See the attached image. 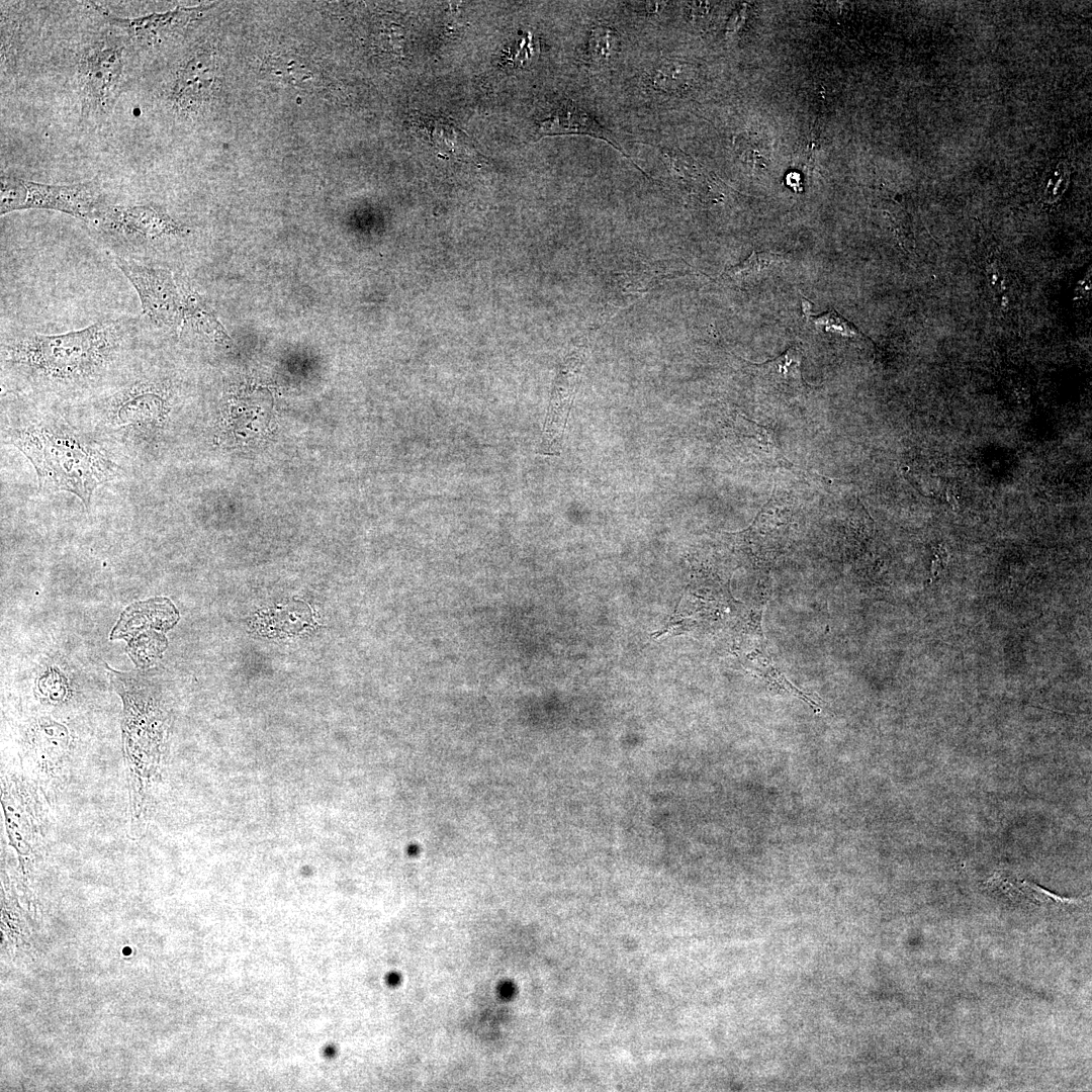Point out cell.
<instances>
[{"label": "cell", "instance_id": "6da1fadb", "mask_svg": "<svg viewBox=\"0 0 1092 1092\" xmlns=\"http://www.w3.org/2000/svg\"><path fill=\"white\" fill-rule=\"evenodd\" d=\"M146 329L144 317L106 314L63 334L21 331L1 342L2 371L21 391L78 393L116 371Z\"/></svg>", "mask_w": 1092, "mask_h": 1092}, {"label": "cell", "instance_id": "e0dca14e", "mask_svg": "<svg viewBox=\"0 0 1092 1092\" xmlns=\"http://www.w3.org/2000/svg\"><path fill=\"white\" fill-rule=\"evenodd\" d=\"M780 260L781 257L777 254L753 251L747 259L728 269L725 274L739 284L753 282L759 279L770 267L778 264Z\"/></svg>", "mask_w": 1092, "mask_h": 1092}, {"label": "cell", "instance_id": "5b68a950", "mask_svg": "<svg viewBox=\"0 0 1092 1092\" xmlns=\"http://www.w3.org/2000/svg\"><path fill=\"white\" fill-rule=\"evenodd\" d=\"M93 221L108 243L116 246L114 255L159 248L165 241L185 234L183 225L153 203L104 207Z\"/></svg>", "mask_w": 1092, "mask_h": 1092}, {"label": "cell", "instance_id": "7c38bea8", "mask_svg": "<svg viewBox=\"0 0 1092 1092\" xmlns=\"http://www.w3.org/2000/svg\"><path fill=\"white\" fill-rule=\"evenodd\" d=\"M538 133L545 134H584L608 143L617 152L629 159V156L614 141L612 133L605 128L593 115L577 107L564 102L539 125Z\"/></svg>", "mask_w": 1092, "mask_h": 1092}, {"label": "cell", "instance_id": "ffe728a7", "mask_svg": "<svg viewBox=\"0 0 1092 1092\" xmlns=\"http://www.w3.org/2000/svg\"><path fill=\"white\" fill-rule=\"evenodd\" d=\"M817 328L826 332L839 334L844 337L854 338L860 336L858 330L836 310L831 309L819 316H809Z\"/></svg>", "mask_w": 1092, "mask_h": 1092}, {"label": "cell", "instance_id": "7a4b0ae2", "mask_svg": "<svg viewBox=\"0 0 1092 1092\" xmlns=\"http://www.w3.org/2000/svg\"><path fill=\"white\" fill-rule=\"evenodd\" d=\"M2 436L32 464L39 491H67L85 506L94 490L112 479L119 468L100 444L55 416L11 420Z\"/></svg>", "mask_w": 1092, "mask_h": 1092}, {"label": "cell", "instance_id": "30bf717a", "mask_svg": "<svg viewBox=\"0 0 1092 1092\" xmlns=\"http://www.w3.org/2000/svg\"><path fill=\"white\" fill-rule=\"evenodd\" d=\"M178 618V611L167 598H154L145 602H138L122 612L120 619L112 629L110 639L125 638L129 640L145 631H165L172 628Z\"/></svg>", "mask_w": 1092, "mask_h": 1092}, {"label": "cell", "instance_id": "ba28073f", "mask_svg": "<svg viewBox=\"0 0 1092 1092\" xmlns=\"http://www.w3.org/2000/svg\"><path fill=\"white\" fill-rule=\"evenodd\" d=\"M219 77L215 56L208 51L197 52L176 73L170 92L174 107L185 113L197 112L213 98Z\"/></svg>", "mask_w": 1092, "mask_h": 1092}, {"label": "cell", "instance_id": "2e32d148", "mask_svg": "<svg viewBox=\"0 0 1092 1092\" xmlns=\"http://www.w3.org/2000/svg\"><path fill=\"white\" fill-rule=\"evenodd\" d=\"M158 630H149L127 640L126 652L139 667L153 664L167 647V639Z\"/></svg>", "mask_w": 1092, "mask_h": 1092}, {"label": "cell", "instance_id": "d6986e66", "mask_svg": "<svg viewBox=\"0 0 1092 1092\" xmlns=\"http://www.w3.org/2000/svg\"><path fill=\"white\" fill-rule=\"evenodd\" d=\"M734 146L741 161L752 170L766 167L767 157L762 152V147L755 135L739 134L734 140Z\"/></svg>", "mask_w": 1092, "mask_h": 1092}, {"label": "cell", "instance_id": "277c9868", "mask_svg": "<svg viewBox=\"0 0 1092 1092\" xmlns=\"http://www.w3.org/2000/svg\"><path fill=\"white\" fill-rule=\"evenodd\" d=\"M103 208L101 192L93 182L50 185L1 176V215L22 209H50L90 222Z\"/></svg>", "mask_w": 1092, "mask_h": 1092}, {"label": "cell", "instance_id": "ac0fdd59", "mask_svg": "<svg viewBox=\"0 0 1092 1092\" xmlns=\"http://www.w3.org/2000/svg\"><path fill=\"white\" fill-rule=\"evenodd\" d=\"M617 44L618 36L612 27L595 26L588 39V56L596 64H605L614 56Z\"/></svg>", "mask_w": 1092, "mask_h": 1092}, {"label": "cell", "instance_id": "8992f818", "mask_svg": "<svg viewBox=\"0 0 1092 1092\" xmlns=\"http://www.w3.org/2000/svg\"><path fill=\"white\" fill-rule=\"evenodd\" d=\"M113 261L135 289L148 327L163 333L178 331L182 325L183 298L171 272L145 259L113 255Z\"/></svg>", "mask_w": 1092, "mask_h": 1092}, {"label": "cell", "instance_id": "52a82bcc", "mask_svg": "<svg viewBox=\"0 0 1092 1092\" xmlns=\"http://www.w3.org/2000/svg\"><path fill=\"white\" fill-rule=\"evenodd\" d=\"M123 66L122 48L116 42L100 40L83 51L78 78L84 115L108 112L117 97Z\"/></svg>", "mask_w": 1092, "mask_h": 1092}, {"label": "cell", "instance_id": "3957f363", "mask_svg": "<svg viewBox=\"0 0 1092 1092\" xmlns=\"http://www.w3.org/2000/svg\"><path fill=\"white\" fill-rule=\"evenodd\" d=\"M172 383L159 370L122 381L101 401V424L130 439L157 440L169 417Z\"/></svg>", "mask_w": 1092, "mask_h": 1092}, {"label": "cell", "instance_id": "8fae6325", "mask_svg": "<svg viewBox=\"0 0 1092 1092\" xmlns=\"http://www.w3.org/2000/svg\"><path fill=\"white\" fill-rule=\"evenodd\" d=\"M100 11L101 8L98 7ZM104 12V16L114 25L126 30L136 41L152 46L165 40L200 12L199 8L177 7L164 13H152L136 18H121Z\"/></svg>", "mask_w": 1092, "mask_h": 1092}, {"label": "cell", "instance_id": "9c48e42d", "mask_svg": "<svg viewBox=\"0 0 1092 1092\" xmlns=\"http://www.w3.org/2000/svg\"><path fill=\"white\" fill-rule=\"evenodd\" d=\"M585 348L574 349L564 359L556 376L548 413L544 423L540 453L557 455L574 398L579 373L583 365Z\"/></svg>", "mask_w": 1092, "mask_h": 1092}, {"label": "cell", "instance_id": "9a60e30c", "mask_svg": "<svg viewBox=\"0 0 1092 1092\" xmlns=\"http://www.w3.org/2000/svg\"><path fill=\"white\" fill-rule=\"evenodd\" d=\"M693 66L677 60H664L652 69L649 81L653 88L663 92L686 89L694 79Z\"/></svg>", "mask_w": 1092, "mask_h": 1092}, {"label": "cell", "instance_id": "4fadbf2b", "mask_svg": "<svg viewBox=\"0 0 1092 1092\" xmlns=\"http://www.w3.org/2000/svg\"><path fill=\"white\" fill-rule=\"evenodd\" d=\"M803 352L797 346L789 348L779 357L756 365L764 379L779 387L796 389L802 387L801 367Z\"/></svg>", "mask_w": 1092, "mask_h": 1092}, {"label": "cell", "instance_id": "5bb4252c", "mask_svg": "<svg viewBox=\"0 0 1092 1092\" xmlns=\"http://www.w3.org/2000/svg\"><path fill=\"white\" fill-rule=\"evenodd\" d=\"M429 123L431 143L438 150L445 152L446 156L453 154L460 159L477 157L478 154L473 151L469 139L451 122L445 119H434Z\"/></svg>", "mask_w": 1092, "mask_h": 1092}]
</instances>
